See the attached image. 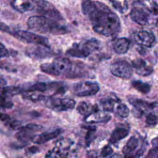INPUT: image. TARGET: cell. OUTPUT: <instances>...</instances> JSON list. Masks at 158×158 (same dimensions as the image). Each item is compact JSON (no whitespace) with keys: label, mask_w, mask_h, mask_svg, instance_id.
I'll use <instances>...</instances> for the list:
<instances>
[{"label":"cell","mask_w":158,"mask_h":158,"mask_svg":"<svg viewBox=\"0 0 158 158\" xmlns=\"http://www.w3.org/2000/svg\"><path fill=\"white\" fill-rule=\"evenodd\" d=\"M12 6L20 12H25L35 9V1H15L12 2Z\"/></svg>","instance_id":"cell-20"},{"label":"cell","mask_w":158,"mask_h":158,"mask_svg":"<svg viewBox=\"0 0 158 158\" xmlns=\"http://www.w3.org/2000/svg\"><path fill=\"white\" fill-rule=\"evenodd\" d=\"M98 107L96 105H91L89 103L85 102V101H81L79 103V104L77 107V112L81 114L84 115L85 116H86L89 114L98 110Z\"/></svg>","instance_id":"cell-24"},{"label":"cell","mask_w":158,"mask_h":158,"mask_svg":"<svg viewBox=\"0 0 158 158\" xmlns=\"http://www.w3.org/2000/svg\"><path fill=\"white\" fill-rule=\"evenodd\" d=\"M9 56V52L7 49L0 42V59Z\"/></svg>","instance_id":"cell-34"},{"label":"cell","mask_w":158,"mask_h":158,"mask_svg":"<svg viewBox=\"0 0 158 158\" xmlns=\"http://www.w3.org/2000/svg\"><path fill=\"white\" fill-rule=\"evenodd\" d=\"M23 96L24 98L30 100L34 102H39V101H44L48 96L42 94H38V93H23Z\"/></svg>","instance_id":"cell-27"},{"label":"cell","mask_w":158,"mask_h":158,"mask_svg":"<svg viewBox=\"0 0 158 158\" xmlns=\"http://www.w3.org/2000/svg\"><path fill=\"white\" fill-rule=\"evenodd\" d=\"M43 128V127L40 125L29 123L25 126L20 127L19 128V131L16 134V138L21 141H27L31 140L33 135V133L38 131Z\"/></svg>","instance_id":"cell-14"},{"label":"cell","mask_w":158,"mask_h":158,"mask_svg":"<svg viewBox=\"0 0 158 158\" xmlns=\"http://www.w3.org/2000/svg\"><path fill=\"white\" fill-rule=\"evenodd\" d=\"M44 102L47 107L56 112L72 110L75 107L76 104L75 101L70 98H58L49 96Z\"/></svg>","instance_id":"cell-8"},{"label":"cell","mask_w":158,"mask_h":158,"mask_svg":"<svg viewBox=\"0 0 158 158\" xmlns=\"http://www.w3.org/2000/svg\"><path fill=\"white\" fill-rule=\"evenodd\" d=\"M120 100L115 97H106L99 101L100 107L105 112H112L114 111L115 103L118 102Z\"/></svg>","instance_id":"cell-23"},{"label":"cell","mask_w":158,"mask_h":158,"mask_svg":"<svg viewBox=\"0 0 158 158\" xmlns=\"http://www.w3.org/2000/svg\"><path fill=\"white\" fill-rule=\"evenodd\" d=\"M40 69L43 73L55 77L65 75L68 78H74L83 75L80 69L72 62L69 59L63 57L57 58L51 62L42 64Z\"/></svg>","instance_id":"cell-2"},{"label":"cell","mask_w":158,"mask_h":158,"mask_svg":"<svg viewBox=\"0 0 158 158\" xmlns=\"http://www.w3.org/2000/svg\"><path fill=\"white\" fill-rule=\"evenodd\" d=\"M0 30L3 31V32H6V33H11V30L10 29V28L4 23L0 22Z\"/></svg>","instance_id":"cell-35"},{"label":"cell","mask_w":158,"mask_h":158,"mask_svg":"<svg viewBox=\"0 0 158 158\" xmlns=\"http://www.w3.org/2000/svg\"><path fill=\"white\" fill-rule=\"evenodd\" d=\"M146 123L149 126H155L157 123V117L154 112H149L146 115Z\"/></svg>","instance_id":"cell-31"},{"label":"cell","mask_w":158,"mask_h":158,"mask_svg":"<svg viewBox=\"0 0 158 158\" xmlns=\"http://www.w3.org/2000/svg\"><path fill=\"white\" fill-rule=\"evenodd\" d=\"M152 143L153 144V146L155 147V148H157V138H155L154 139H152Z\"/></svg>","instance_id":"cell-38"},{"label":"cell","mask_w":158,"mask_h":158,"mask_svg":"<svg viewBox=\"0 0 158 158\" xmlns=\"http://www.w3.org/2000/svg\"><path fill=\"white\" fill-rule=\"evenodd\" d=\"M138 146V139L135 136H131L128 139V142L123 148V152L125 154H128L135 150Z\"/></svg>","instance_id":"cell-26"},{"label":"cell","mask_w":158,"mask_h":158,"mask_svg":"<svg viewBox=\"0 0 158 158\" xmlns=\"http://www.w3.org/2000/svg\"><path fill=\"white\" fill-rule=\"evenodd\" d=\"M36 11L43 16L52 20H63L64 18L57 9L50 2L46 1H35Z\"/></svg>","instance_id":"cell-9"},{"label":"cell","mask_w":158,"mask_h":158,"mask_svg":"<svg viewBox=\"0 0 158 158\" xmlns=\"http://www.w3.org/2000/svg\"><path fill=\"white\" fill-rule=\"evenodd\" d=\"M129 133V130L127 127L120 126L115 128L112 131L109 138V142L115 143L125 138H126Z\"/></svg>","instance_id":"cell-22"},{"label":"cell","mask_w":158,"mask_h":158,"mask_svg":"<svg viewBox=\"0 0 158 158\" xmlns=\"http://www.w3.org/2000/svg\"><path fill=\"white\" fill-rule=\"evenodd\" d=\"M115 112L118 116L122 118H125L129 115L130 109L125 104L122 103L119 101L116 107Z\"/></svg>","instance_id":"cell-29"},{"label":"cell","mask_w":158,"mask_h":158,"mask_svg":"<svg viewBox=\"0 0 158 158\" xmlns=\"http://www.w3.org/2000/svg\"><path fill=\"white\" fill-rule=\"evenodd\" d=\"M50 83L45 82H36L30 86H28L26 89H23L22 93H45L49 91Z\"/></svg>","instance_id":"cell-21"},{"label":"cell","mask_w":158,"mask_h":158,"mask_svg":"<svg viewBox=\"0 0 158 158\" xmlns=\"http://www.w3.org/2000/svg\"><path fill=\"white\" fill-rule=\"evenodd\" d=\"M10 34L24 42L40 45L48 48H50L49 43L47 38L33 32L25 30H17L11 31Z\"/></svg>","instance_id":"cell-5"},{"label":"cell","mask_w":158,"mask_h":158,"mask_svg":"<svg viewBox=\"0 0 158 158\" xmlns=\"http://www.w3.org/2000/svg\"><path fill=\"white\" fill-rule=\"evenodd\" d=\"M130 43V40L127 38H118L113 41L112 48L115 53L118 54H123L128 52Z\"/></svg>","instance_id":"cell-18"},{"label":"cell","mask_w":158,"mask_h":158,"mask_svg":"<svg viewBox=\"0 0 158 158\" xmlns=\"http://www.w3.org/2000/svg\"><path fill=\"white\" fill-rule=\"evenodd\" d=\"M81 6L82 12L88 19L96 33L107 37H114L120 32L119 17L103 2L85 0L81 2Z\"/></svg>","instance_id":"cell-1"},{"label":"cell","mask_w":158,"mask_h":158,"mask_svg":"<svg viewBox=\"0 0 158 158\" xmlns=\"http://www.w3.org/2000/svg\"><path fill=\"white\" fill-rule=\"evenodd\" d=\"M110 73L122 79H128L133 75V68L127 61L118 60L113 62L109 67Z\"/></svg>","instance_id":"cell-10"},{"label":"cell","mask_w":158,"mask_h":158,"mask_svg":"<svg viewBox=\"0 0 158 158\" xmlns=\"http://www.w3.org/2000/svg\"><path fill=\"white\" fill-rule=\"evenodd\" d=\"M111 119V115L107 112H105L99 109L96 110L85 117L84 121L87 123H105Z\"/></svg>","instance_id":"cell-16"},{"label":"cell","mask_w":158,"mask_h":158,"mask_svg":"<svg viewBox=\"0 0 158 158\" xmlns=\"http://www.w3.org/2000/svg\"><path fill=\"white\" fill-rule=\"evenodd\" d=\"M29 151L31 153H36L38 152V148L36 146H32L29 148Z\"/></svg>","instance_id":"cell-37"},{"label":"cell","mask_w":158,"mask_h":158,"mask_svg":"<svg viewBox=\"0 0 158 158\" xmlns=\"http://www.w3.org/2000/svg\"><path fill=\"white\" fill-rule=\"evenodd\" d=\"M101 43L96 38H91L84 41L74 43L67 50L66 54L76 58H85L91 54L99 50Z\"/></svg>","instance_id":"cell-4"},{"label":"cell","mask_w":158,"mask_h":158,"mask_svg":"<svg viewBox=\"0 0 158 158\" xmlns=\"http://www.w3.org/2000/svg\"><path fill=\"white\" fill-rule=\"evenodd\" d=\"M112 7L121 14L125 13L128 9V3L127 1H110Z\"/></svg>","instance_id":"cell-28"},{"label":"cell","mask_w":158,"mask_h":158,"mask_svg":"<svg viewBox=\"0 0 158 158\" xmlns=\"http://www.w3.org/2000/svg\"><path fill=\"white\" fill-rule=\"evenodd\" d=\"M85 128L88 130L85 136V141L86 145L89 146L96 136V127L94 126H87Z\"/></svg>","instance_id":"cell-30"},{"label":"cell","mask_w":158,"mask_h":158,"mask_svg":"<svg viewBox=\"0 0 158 158\" xmlns=\"http://www.w3.org/2000/svg\"><path fill=\"white\" fill-rule=\"evenodd\" d=\"M137 5L131 9L130 17L131 20L141 26L148 25L151 20V13L149 12L144 2H136Z\"/></svg>","instance_id":"cell-6"},{"label":"cell","mask_w":158,"mask_h":158,"mask_svg":"<svg viewBox=\"0 0 158 158\" xmlns=\"http://www.w3.org/2000/svg\"><path fill=\"white\" fill-rule=\"evenodd\" d=\"M112 152H113L112 149L110 146H106L102 149V151L101 152V155L102 157H106L110 155Z\"/></svg>","instance_id":"cell-33"},{"label":"cell","mask_w":158,"mask_h":158,"mask_svg":"<svg viewBox=\"0 0 158 158\" xmlns=\"http://www.w3.org/2000/svg\"><path fill=\"white\" fill-rule=\"evenodd\" d=\"M29 29L40 33L52 35H64L68 32L66 27L60 24L57 21L43 15H33L28 18L27 22Z\"/></svg>","instance_id":"cell-3"},{"label":"cell","mask_w":158,"mask_h":158,"mask_svg":"<svg viewBox=\"0 0 158 158\" xmlns=\"http://www.w3.org/2000/svg\"><path fill=\"white\" fill-rule=\"evenodd\" d=\"M70 143V141L60 140L46 154L45 158H65L69 153Z\"/></svg>","instance_id":"cell-13"},{"label":"cell","mask_w":158,"mask_h":158,"mask_svg":"<svg viewBox=\"0 0 158 158\" xmlns=\"http://www.w3.org/2000/svg\"><path fill=\"white\" fill-rule=\"evenodd\" d=\"M136 74L141 76H148L153 72V67L143 59H136L131 65Z\"/></svg>","instance_id":"cell-15"},{"label":"cell","mask_w":158,"mask_h":158,"mask_svg":"<svg viewBox=\"0 0 158 158\" xmlns=\"http://www.w3.org/2000/svg\"><path fill=\"white\" fill-rule=\"evenodd\" d=\"M133 40L139 46L152 48L156 43V38L153 33L147 30H140L133 35Z\"/></svg>","instance_id":"cell-12"},{"label":"cell","mask_w":158,"mask_h":158,"mask_svg":"<svg viewBox=\"0 0 158 158\" xmlns=\"http://www.w3.org/2000/svg\"><path fill=\"white\" fill-rule=\"evenodd\" d=\"M61 132L62 130L60 128H57L52 131H48L38 135H35L33 137L31 141L35 144H43L48 142L49 140H51L56 138L61 133Z\"/></svg>","instance_id":"cell-19"},{"label":"cell","mask_w":158,"mask_h":158,"mask_svg":"<svg viewBox=\"0 0 158 158\" xmlns=\"http://www.w3.org/2000/svg\"><path fill=\"white\" fill-rule=\"evenodd\" d=\"M14 106L13 102L10 101L9 98H7L2 95L0 94V106L2 108L10 109Z\"/></svg>","instance_id":"cell-32"},{"label":"cell","mask_w":158,"mask_h":158,"mask_svg":"<svg viewBox=\"0 0 158 158\" xmlns=\"http://www.w3.org/2000/svg\"><path fill=\"white\" fill-rule=\"evenodd\" d=\"M73 90L77 96H90L96 94L99 91V86L96 82L85 81L77 83L73 87Z\"/></svg>","instance_id":"cell-11"},{"label":"cell","mask_w":158,"mask_h":158,"mask_svg":"<svg viewBox=\"0 0 158 158\" xmlns=\"http://www.w3.org/2000/svg\"><path fill=\"white\" fill-rule=\"evenodd\" d=\"M131 85L135 89L143 94H148L150 92L151 88V86L149 83L139 80L133 81L131 82Z\"/></svg>","instance_id":"cell-25"},{"label":"cell","mask_w":158,"mask_h":158,"mask_svg":"<svg viewBox=\"0 0 158 158\" xmlns=\"http://www.w3.org/2000/svg\"><path fill=\"white\" fill-rule=\"evenodd\" d=\"M27 54L31 57L38 59L49 57L54 55L50 48H48L40 45L38 46L30 48L27 51Z\"/></svg>","instance_id":"cell-17"},{"label":"cell","mask_w":158,"mask_h":158,"mask_svg":"<svg viewBox=\"0 0 158 158\" xmlns=\"http://www.w3.org/2000/svg\"><path fill=\"white\" fill-rule=\"evenodd\" d=\"M130 104L133 107L132 110L133 115L137 117L141 118L145 114L150 112L157 107V102H149L141 98L131 97L128 99Z\"/></svg>","instance_id":"cell-7"},{"label":"cell","mask_w":158,"mask_h":158,"mask_svg":"<svg viewBox=\"0 0 158 158\" xmlns=\"http://www.w3.org/2000/svg\"><path fill=\"white\" fill-rule=\"evenodd\" d=\"M138 52L141 54V55H143V56H144L147 53V49L146 48L143 47V46H138L136 48Z\"/></svg>","instance_id":"cell-36"}]
</instances>
